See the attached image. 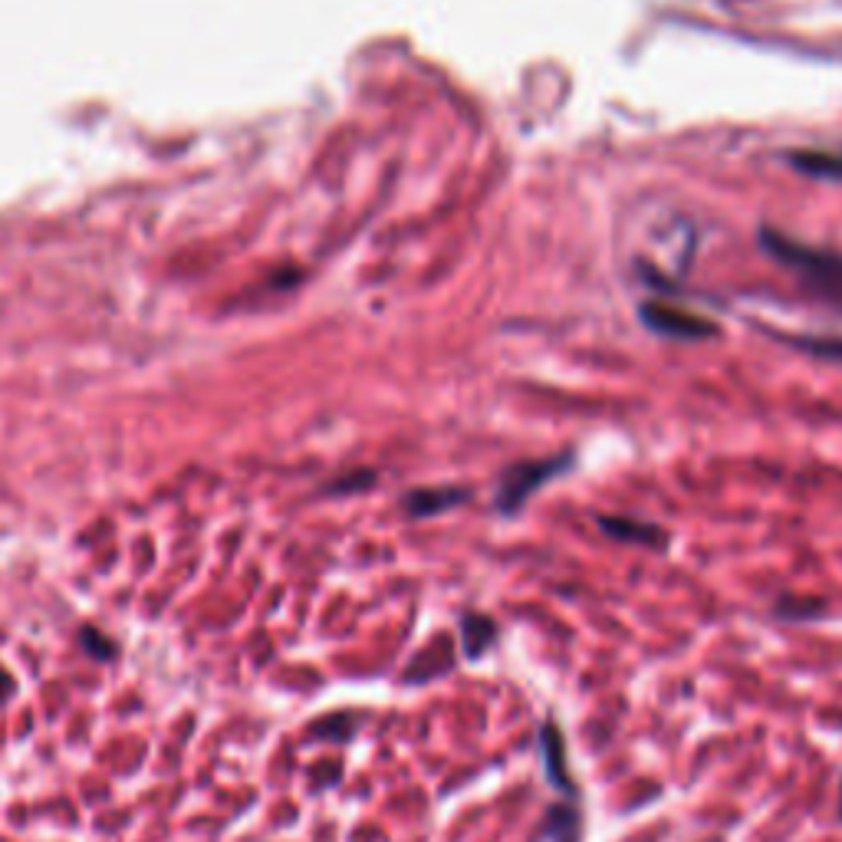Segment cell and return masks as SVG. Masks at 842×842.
<instances>
[{"label": "cell", "mask_w": 842, "mask_h": 842, "mask_svg": "<svg viewBox=\"0 0 842 842\" xmlns=\"http://www.w3.org/2000/svg\"><path fill=\"white\" fill-rule=\"evenodd\" d=\"M761 244L767 247V254L774 261H780L784 267L804 274L807 280H813V284H820L827 290H842V257H837V254L807 247V244L790 241V237H784L777 231H764Z\"/></svg>", "instance_id": "obj_1"}, {"label": "cell", "mask_w": 842, "mask_h": 842, "mask_svg": "<svg viewBox=\"0 0 842 842\" xmlns=\"http://www.w3.org/2000/svg\"><path fill=\"white\" fill-rule=\"evenodd\" d=\"M569 464V457H550V461H527V464H517L513 470L503 474L500 487H497V510L500 513H517L527 497L543 487L546 480H553L563 467Z\"/></svg>", "instance_id": "obj_2"}, {"label": "cell", "mask_w": 842, "mask_h": 842, "mask_svg": "<svg viewBox=\"0 0 842 842\" xmlns=\"http://www.w3.org/2000/svg\"><path fill=\"white\" fill-rule=\"evenodd\" d=\"M642 320L649 323V330H655L658 336H672V340H711V336H718V326L708 317H698V313L682 310L675 303H645Z\"/></svg>", "instance_id": "obj_3"}, {"label": "cell", "mask_w": 842, "mask_h": 842, "mask_svg": "<svg viewBox=\"0 0 842 842\" xmlns=\"http://www.w3.org/2000/svg\"><path fill=\"white\" fill-rule=\"evenodd\" d=\"M540 757H543V774H546V784L553 790H560L569 804L579 800V787L569 774V761H566V741L556 728V721L550 718L543 728H540Z\"/></svg>", "instance_id": "obj_4"}, {"label": "cell", "mask_w": 842, "mask_h": 842, "mask_svg": "<svg viewBox=\"0 0 842 842\" xmlns=\"http://www.w3.org/2000/svg\"><path fill=\"white\" fill-rule=\"evenodd\" d=\"M454 665H457V655H454L451 639H447V635H434L421 652H416L412 665L406 668V682H409V685H424V682H431V678L447 675Z\"/></svg>", "instance_id": "obj_5"}, {"label": "cell", "mask_w": 842, "mask_h": 842, "mask_svg": "<svg viewBox=\"0 0 842 842\" xmlns=\"http://www.w3.org/2000/svg\"><path fill=\"white\" fill-rule=\"evenodd\" d=\"M599 530L619 543H632V546H649V550H665L668 546V533L655 523L645 520H632V517H599Z\"/></svg>", "instance_id": "obj_6"}, {"label": "cell", "mask_w": 842, "mask_h": 842, "mask_svg": "<svg viewBox=\"0 0 842 842\" xmlns=\"http://www.w3.org/2000/svg\"><path fill=\"white\" fill-rule=\"evenodd\" d=\"M461 625V649H464V658L477 662L487 649L497 645V622L484 612H464L457 619Z\"/></svg>", "instance_id": "obj_7"}, {"label": "cell", "mask_w": 842, "mask_h": 842, "mask_svg": "<svg viewBox=\"0 0 842 842\" xmlns=\"http://www.w3.org/2000/svg\"><path fill=\"white\" fill-rule=\"evenodd\" d=\"M461 500H467V490H461V487H424V490H416L406 497V510L412 517H434V513L457 507Z\"/></svg>", "instance_id": "obj_8"}, {"label": "cell", "mask_w": 842, "mask_h": 842, "mask_svg": "<svg viewBox=\"0 0 842 842\" xmlns=\"http://www.w3.org/2000/svg\"><path fill=\"white\" fill-rule=\"evenodd\" d=\"M540 837L546 842H579L583 840V817L579 810L569 804H556L546 810V820L540 827Z\"/></svg>", "instance_id": "obj_9"}, {"label": "cell", "mask_w": 842, "mask_h": 842, "mask_svg": "<svg viewBox=\"0 0 842 842\" xmlns=\"http://www.w3.org/2000/svg\"><path fill=\"white\" fill-rule=\"evenodd\" d=\"M830 612L827 599H813V596H780L774 602V616L780 622H820Z\"/></svg>", "instance_id": "obj_10"}, {"label": "cell", "mask_w": 842, "mask_h": 842, "mask_svg": "<svg viewBox=\"0 0 842 842\" xmlns=\"http://www.w3.org/2000/svg\"><path fill=\"white\" fill-rule=\"evenodd\" d=\"M359 724H363V718H356L353 711H336V714H330V718H320V721L310 728V738H313V741L346 744V741L356 738Z\"/></svg>", "instance_id": "obj_11"}, {"label": "cell", "mask_w": 842, "mask_h": 842, "mask_svg": "<svg viewBox=\"0 0 842 842\" xmlns=\"http://www.w3.org/2000/svg\"><path fill=\"white\" fill-rule=\"evenodd\" d=\"M790 165L800 168L804 175L842 181V155H837V152H794Z\"/></svg>", "instance_id": "obj_12"}, {"label": "cell", "mask_w": 842, "mask_h": 842, "mask_svg": "<svg viewBox=\"0 0 842 842\" xmlns=\"http://www.w3.org/2000/svg\"><path fill=\"white\" fill-rule=\"evenodd\" d=\"M79 645H82V652H86L89 658H96V662H112V658L119 655V645H115L112 639H106L102 632H96L92 625H82Z\"/></svg>", "instance_id": "obj_13"}, {"label": "cell", "mask_w": 842, "mask_h": 842, "mask_svg": "<svg viewBox=\"0 0 842 842\" xmlns=\"http://www.w3.org/2000/svg\"><path fill=\"white\" fill-rule=\"evenodd\" d=\"M800 346H804V350H810V353H820V356H827V359H842V343H817V340H800Z\"/></svg>", "instance_id": "obj_14"}, {"label": "cell", "mask_w": 842, "mask_h": 842, "mask_svg": "<svg viewBox=\"0 0 842 842\" xmlns=\"http://www.w3.org/2000/svg\"><path fill=\"white\" fill-rule=\"evenodd\" d=\"M13 691H16L13 675H10L7 668H0V705H3V701H10V698H13Z\"/></svg>", "instance_id": "obj_15"}, {"label": "cell", "mask_w": 842, "mask_h": 842, "mask_svg": "<svg viewBox=\"0 0 842 842\" xmlns=\"http://www.w3.org/2000/svg\"><path fill=\"white\" fill-rule=\"evenodd\" d=\"M840 823H842V790H840Z\"/></svg>", "instance_id": "obj_16"}]
</instances>
